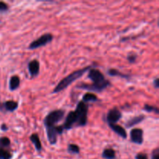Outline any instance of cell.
Listing matches in <instances>:
<instances>
[{
	"instance_id": "cell-12",
	"label": "cell",
	"mask_w": 159,
	"mask_h": 159,
	"mask_svg": "<svg viewBox=\"0 0 159 159\" xmlns=\"http://www.w3.org/2000/svg\"><path fill=\"white\" fill-rule=\"evenodd\" d=\"M109 127L112 129L114 133H116V134L119 135L120 138H122L123 139H127V134L126 131L125 129L122 127V126H120L118 124H109Z\"/></svg>"
},
{
	"instance_id": "cell-6",
	"label": "cell",
	"mask_w": 159,
	"mask_h": 159,
	"mask_svg": "<svg viewBox=\"0 0 159 159\" xmlns=\"http://www.w3.org/2000/svg\"><path fill=\"white\" fill-rule=\"evenodd\" d=\"M64 129L62 126L57 125L54 126L53 127H50V128L46 129L47 133V138H48V141L51 145H54L56 144L57 141V137L61 135L64 132Z\"/></svg>"
},
{
	"instance_id": "cell-2",
	"label": "cell",
	"mask_w": 159,
	"mask_h": 159,
	"mask_svg": "<svg viewBox=\"0 0 159 159\" xmlns=\"http://www.w3.org/2000/svg\"><path fill=\"white\" fill-rule=\"evenodd\" d=\"M92 68H93L92 65H89V66H86L85 67V68L76 70V71L71 72V74L68 75L66 76L65 78H64L63 79H61V80L57 83V85L54 87V90L52 91V93H60V92L63 91L64 89L68 88L72 82H74L75 81L80 79L81 77H82L83 75Z\"/></svg>"
},
{
	"instance_id": "cell-9",
	"label": "cell",
	"mask_w": 159,
	"mask_h": 159,
	"mask_svg": "<svg viewBox=\"0 0 159 159\" xmlns=\"http://www.w3.org/2000/svg\"><path fill=\"white\" fill-rule=\"evenodd\" d=\"M18 102L13 100H8L0 102V111L2 113H12L18 109Z\"/></svg>"
},
{
	"instance_id": "cell-13",
	"label": "cell",
	"mask_w": 159,
	"mask_h": 159,
	"mask_svg": "<svg viewBox=\"0 0 159 159\" xmlns=\"http://www.w3.org/2000/svg\"><path fill=\"white\" fill-rule=\"evenodd\" d=\"M107 73L108 75L112 76V77H120L126 79H129L131 77L130 75L124 74V73H122L121 71H120L119 70L116 69V68H109L107 71Z\"/></svg>"
},
{
	"instance_id": "cell-3",
	"label": "cell",
	"mask_w": 159,
	"mask_h": 159,
	"mask_svg": "<svg viewBox=\"0 0 159 159\" xmlns=\"http://www.w3.org/2000/svg\"><path fill=\"white\" fill-rule=\"evenodd\" d=\"M65 111L64 110H54L50 112L43 119V125L45 128H50L58 124L65 118Z\"/></svg>"
},
{
	"instance_id": "cell-20",
	"label": "cell",
	"mask_w": 159,
	"mask_h": 159,
	"mask_svg": "<svg viewBox=\"0 0 159 159\" xmlns=\"http://www.w3.org/2000/svg\"><path fill=\"white\" fill-rule=\"evenodd\" d=\"M12 154L8 149L0 148V159H12Z\"/></svg>"
},
{
	"instance_id": "cell-15",
	"label": "cell",
	"mask_w": 159,
	"mask_h": 159,
	"mask_svg": "<svg viewBox=\"0 0 159 159\" xmlns=\"http://www.w3.org/2000/svg\"><path fill=\"white\" fill-rule=\"evenodd\" d=\"M20 79L18 75H12L9 79V89L10 91H15L20 87Z\"/></svg>"
},
{
	"instance_id": "cell-19",
	"label": "cell",
	"mask_w": 159,
	"mask_h": 159,
	"mask_svg": "<svg viewBox=\"0 0 159 159\" xmlns=\"http://www.w3.org/2000/svg\"><path fill=\"white\" fill-rule=\"evenodd\" d=\"M11 145L10 139L7 137H1L0 138V148L8 149Z\"/></svg>"
},
{
	"instance_id": "cell-14",
	"label": "cell",
	"mask_w": 159,
	"mask_h": 159,
	"mask_svg": "<svg viewBox=\"0 0 159 159\" xmlns=\"http://www.w3.org/2000/svg\"><path fill=\"white\" fill-rule=\"evenodd\" d=\"M30 141L33 143V144L34 145V147H35V149L37 150V152H41L43 147H42L41 141H40L39 135L37 134V133L33 134H31L30 137Z\"/></svg>"
},
{
	"instance_id": "cell-27",
	"label": "cell",
	"mask_w": 159,
	"mask_h": 159,
	"mask_svg": "<svg viewBox=\"0 0 159 159\" xmlns=\"http://www.w3.org/2000/svg\"><path fill=\"white\" fill-rule=\"evenodd\" d=\"M0 129H1V130H2V131H7V130H9V127H8V126L6 125V124H2L1 125V127H0Z\"/></svg>"
},
{
	"instance_id": "cell-22",
	"label": "cell",
	"mask_w": 159,
	"mask_h": 159,
	"mask_svg": "<svg viewBox=\"0 0 159 159\" xmlns=\"http://www.w3.org/2000/svg\"><path fill=\"white\" fill-rule=\"evenodd\" d=\"M9 9L7 3L0 1V12H6Z\"/></svg>"
},
{
	"instance_id": "cell-7",
	"label": "cell",
	"mask_w": 159,
	"mask_h": 159,
	"mask_svg": "<svg viewBox=\"0 0 159 159\" xmlns=\"http://www.w3.org/2000/svg\"><path fill=\"white\" fill-rule=\"evenodd\" d=\"M122 113L117 107H113L110 109L106 116V121L107 124H117L118 121L122 118Z\"/></svg>"
},
{
	"instance_id": "cell-1",
	"label": "cell",
	"mask_w": 159,
	"mask_h": 159,
	"mask_svg": "<svg viewBox=\"0 0 159 159\" xmlns=\"http://www.w3.org/2000/svg\"><path fill=\"white\" fill-rule=\"evenodd\" d=\"M88 78L93 82V83H80L76 85V88L83 90H88L89 92L102 93L107 87L111 85L110 81L107 80L104 75L97 68H90L89 70Z\"/></svg>"
},
{
	"instance_id": "cell-10",
	"label": "cell",
	"mask_w": 159,
	"mask_h": 159,
	"mask_svg": "<svg viewBox=\"0 0 159 159\" xmlns=\"http://www.w3.org/2000/svg\"><path fill=\"white\" fill-rule=\"evenodd\" d=\"M40 62L37 60L34 59V60L30 61L27 64V69L30 75L32 78L38 75L39 73H40Z\"/></svg>"
},
{
	"instance_id": "cell-4",
	"label": "cell",
	"mask_w": 159,
	"mask_h": 159,
	"mask_svg": "<svg viewBox=\"0 0 159 159\" xmlns=\"http://www.w3.org/2000/svg\"><path fill=\"white\" fill-rule=\"evenodd\" d=\"M89 107V104L85 103L82 101H79L77 103L75 110H74L78 120L77 127L86 126L87 123H88Z\"/></svg>"
},
{
	"instance_id": "cell-17",
	"label": "cell",
	"mask_w": 159,
	"mask_h": 159,
	"mask_svg": "<svg viewBox=\"0 0 159 159\" xmlns=\"http://www.w3.org/2000/svg\"><path fill=\"white\" fill-rule=\"evenodd\" d=\"M102 157L104 159H116V152L112 148H107L102 152Z\"/></svg>"
},
{
	"instance_id": "cell-5",
	"label": "cell",
	"mask_w": 159,
	"mask_h": 159,
	"mask_svg": "<svg viewBox=\"0 0 159 159\" xmlns=\"http://www.w3.org/2000/svg\"><path fill=\"white\" fill-rule=\"evenodd\" d=\"M53 40H54V36L52 34H50V33L44 34L39 37L37 39L34 40V41L31 42L28 47V49L35 50L39 48H41V47L46 46L47 44L51 43Z\"/></svg>"
},
{
	"instance_id": "cell-24",
	"label": "cell",
	"mask_w": 159,
	"mask_h": 159,
	"mask_svg": "<svg viewBox=\"0 0 159 159\" xmlns=\"http://www.w3.org/2000/svg\"><path fill=\"white\" fill-rule=\"evenodd\" d=\"M152 159H159V148H155L152 151Z\"/></svg>"
},
{
	"instance_id": "cell-18",
	"label": "cell",
	"mask_w": 159,
	"mask_h": 159,
	"mask_svg": "<svg viewBox=\"0 0 159 159\" xmlns=\"http://www.w3.org/2000/svg\"><path fill=\"white\" fill-rule=\"evenodd\" d=\"M67 151L71 155H79L80 153V148L75 144H68Z\"/></svg>"
},
{
	"instance_id": "cell-21",
	"label": "cell",
	"mask_w": 159,
	"mask_h": 159,
	"mask_svg": "<svg viewBox=\"0 0 159 159\" xmlns=\"http://www.w3.org/2000/svg\"><path fill=\"white\" fill-rule=\"evenodd\" d=\"M143 110H144V111L148 112V113H156V114H158L159 113V110L158 107H155V106L149 105V104H145V105L144 106Z\"/></svg>"
},
{
	"instance_id": "cell-26",
	"label": "cell",
	"mask_w": 159,
	"mask_h": 159,
	"mask_svg": "<svg viewBox=\"0 0 159 159\" xmlns=\"http://www.w3.org/2000/svg\"><path fill=\"white\" fill-rule=\"evenodd\" d=\"M153 85H154V87H155V89H156L159 88V79L158 78H156V79H154Z\"/></svg>"
},
{
	"instance_id": "cell-11",
	"label": "cell",
	"mask_w": 159,
	"mask_h": 159,
	"mask_svg": "<svg viewBox=\"0 0 159 159\" xmlns=\"http://www.w3.org/2000/svg\"><path fill=\"white\" fill-rule=\"evenodd\" d=\"M144 120H145V116L143 114L139 115V116H136L134 117H132L131 119H130L128 121H127L125 123L126 128H131V127L142 123Z\"/></svg>"
},
{
	"instance_id": "cell-23",
	"label": "cell",
	"mask_w": 159,
	"mask_h": 159,
	"mask_svg": "<svg viewBox=\"0 0 159 159\" xmlns=\"http://www.w3.org/2000/svg\"><path fill=\"white\" fill-rule=\"evenodd\" d=\"M137 58H138V56H137V54H128L127 57V61H128L129 63H130V64L135 63L137 61Z\"/></svg>"
},
{
	"instance_id": "cell-8",
	"label": "cell",
	"mask_w": 159,
	"mask_h": 159,
	"mask_svg": "<svg viewBox=\"0 0 159 159\" xmlns=\"http://www.w3.org/2000/svg\"><path fill=\"white\" fill-rule=\"evenodd\" d=\"M144 131L141 128H134L130 132V138L132 143L141 145L144 142Z\"/></svg>"
},
{
	"instance_id": "cell-16",
	"label": "cell",
	"mask_w": 159,
	"mask_h": 159,
	"mask_svg": "<svg viewBox=\"0 0 159 159\" xmlns=\"http://www.w3.org/2000/svg\"><path fill=\"white\" fill-rule=\"evenodd\" d=\"M82 102H84L85 103L88 104L89 102H96L99 101L97 96L94 93H86L85 94L83 95L82 99Z\"/></svg>"
},
{
	"instance_id": "cell-25",
	"label": "cell",
	"mask_w": 159,
	"mask_h": 159,
	"mask_svg": "<svg viewBox=\"0 0 159 159\" xmlns=\"http://www.w3.org/2000/svg\"><path fill=\"white\" fill-rule=\"evenodd\" d=\"M135 159H148V156L145 153H138L135 156Z\"/></svg>"
}]
</instances>
